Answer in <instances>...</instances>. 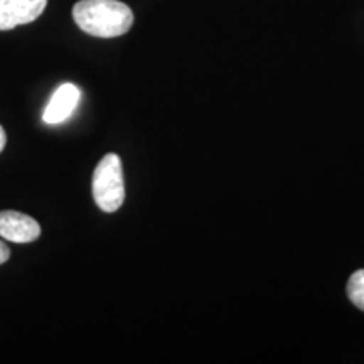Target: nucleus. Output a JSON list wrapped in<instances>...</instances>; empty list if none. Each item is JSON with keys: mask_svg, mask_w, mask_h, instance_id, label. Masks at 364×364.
Wrapping results in <instances>:
<instances>
[{"mask_svg": "<svg viewBox=\"0 0 364 364\" xmlns=\"http://www.w3.org/2000/svg\"><path fill=\"white\" fill-rule=\"evenodd\" d=\"M0 236L14 243H31L41 236V226L24 213L0 211Z\"/></svg>", "mask_w": 364, "mask_h": 364, "instance_id": "nucleus-4", "label": "nucleus"}, {"mask_svg": "<svg viewBox=\"0 0 364 364\" xmlns=\"http://www.w3.org/2000/svg\"><path fill=\"white\" fill-rule=\"evenodd\" d=\"M93 199L105 213H115L125 201L122 161L117 154H107L93 172Z\"/></svg>", "mask_w": 364, "mask_h": 364, "instance_id": "nucleus-2", "label": "nucleus"}, {"mask_svg": "<svg viewBox=\"0 0 364 364\" xmlns=\"http://www.w3.org/2000/svg\"><path fill=\"white\" fill-rule=\"evenodd\" d=\"M9 258H11V250H9V247L4 241H0V265L6 263Z\"/></svg>", "mask_w": 364, "mask_h": 364, "instance_id": "nucleus-7", "label": "nucleus"}, {"mask_svg": "<svg viewBox=\"0 0 364 364\" xmlns=\"http://www.w3.org/2000/svg\"><path fill=\"white\" fill-rule=\"evenodd\" d=\"M73 19L83 33L108 39L129 33L134 12L118 0H81L73 7Z\"/></svg>", "mask_w": 364, "mask_h": 364, "instance_id": "nucleus-1", "label": "nucleus"}, {"mask_svg": "<svg viewBox=\"0 0 364 364\" xmlns=\"http://www.w3.org/2000/svg\"><path fill=\"white\" fill-rule=\"evenodd\" d=\"M6 142H7L6 130H4V129H2V125H0V152H2V150L6 149Z\"/></svg>", "mask_w": 364, "mask_h": 364, "instance_id": "nucleus-8", "label": "nucleus"}, {"mask_svg": "<svg viewBox=\"0 0 364 364\" xmlns=\"http://www.w3.org/2000/svg\"><path fill=\"white\" fill-rule=\"evenodd\" d=\"M81 98V91L76 85L65 83L54 91V95L49 100L48 107L43 113L44 124L58 125L66 122L76 110Z\"/></svg>", "mask_w": 364, "mask_h": 364, "instance_id": "nucleus-5", "label": "nucleus"}, {"mask_svg": "<svg viewBox=\"0 0 364 364\" xmlns=\"http://www.w3.org/2000/svg\"><path fill=\"white\" fill-rule=\"evenodd\" d=\"M48 0H0V31L34 22L44 12Z\"/></svg>", "mask_w": 364, "mask_h": 364, "instance_id": "nucleus-3", "label": "nucleus"}, {"mask_svg": "<svg viewBox=\"0 0 364 364\" xmlns=\"http://www.w3.org/2000/svg\"><path fill=\"white\" fill-rule=\"evenodd\" d=\"M348 297L364 312V270H358L348 282Z\"/></svg>", "mask_w": 364, "mask_h": 364, "instance_id": "nucleus-6", "label": "nucleus"}]
</instances>
